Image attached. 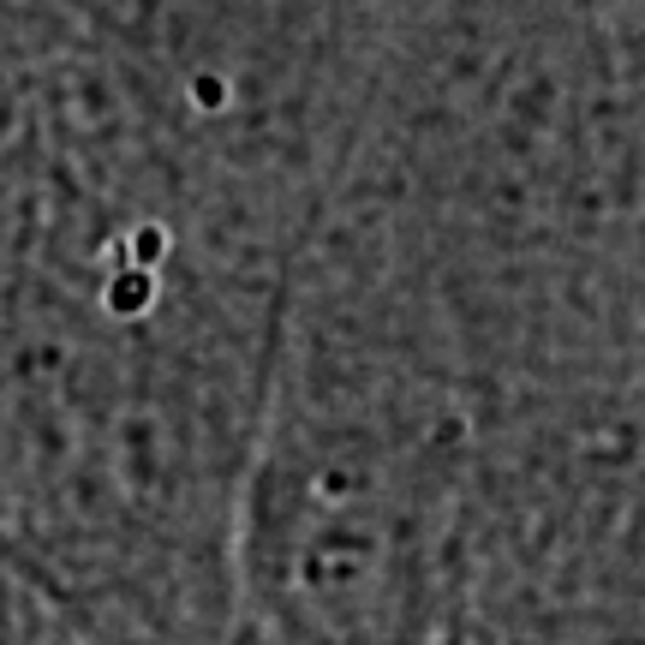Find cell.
<instances>
[{
    "mask_svg": "<svg viewBox=\"0 0 645 645\" xmlns=\"http://www.w3.org/2000/svg\"><path fill=\"white\" fill-rule=\"evenodd\" d=\"M150 306H156V275H144V270H126L120 282L108 287V311H114V318H144Z\"/></svg>",
    "mask_w": 645,
    "mask_h": 645,
    "instance_id": "obj_1",
    "label": "cell"
},
{
    "mask_svg": "<svg viewBox=\"0 0 645 645\" xmlns=\"http://www.w3.org/2000/svg\"><path fill=\"white\" fill-rule=\"evenodd\" d=\"M126 258H132V270L156 275V263L168 258V227H162V222H138L132 239H126Z\"/></svg>",
    "mask_w": 645,
    "mask_h": 645,
    "instance_id": "obj_2",
    "label": "cell"
},
{
    "mask_svg": "<svg viewBox=\"0 0 645 645\" xmlns=\"http://www.w3.org/2000/svg\"><path fill=\"white\" fill-rule=\"evenodd\" d=\"M192 91H198V103H204V108H222V103H227V84L215 79V72H204V79H198Z\"/></svg>",
    "mask_w": 645,
    "mask_h": 645,
    "instance_id": "obj_3",
    "label": "cell"
},
{
    "mask_svg": "<svg viewBox=\"0 0 645 645\" xmlns=\"http://www.w3.org/2000/svg\"><path fill=\"white\" fill-rule=\"evenodd\" d=\"M347 485H353L347 473H323V478H318V490H323V497H341V490H347Z\"/></svg>",
    "mask_w": 645,
    "mask_h": 645,
    "instance_id": "obj_4",
    "label": "cell"
}]
</instances>
